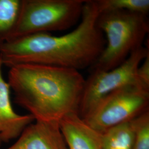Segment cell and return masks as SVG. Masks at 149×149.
I'll list each match as a JSON object with an SVG mask.
<instances>
[{"instance_id": "6da1fadb", "label": "cell", "mask_w": 149, "mask_h": 149, "mask_svg": "<svg viewBox=\"0 0 149 149\" xmlns=\"http://www.w3.org/2000/svg\"><path fill=\"white\" fill-rule=\"evenodd\" d=\"M100 12L96 1H85L81 22L60 36L39 33L5 42L1 61L10 68L22 64L50 65L71 69L90 68L106 45L97 26Z\"/></svg>"}, {"instance_id": "7a4b0ae2", "label": "cell", "mask_w": 149, "mask_h": 149, "mask_svg": "<svg viewBox=\"0 0 149 149\" xmlns=\"http://www.w3.org/2000/svg\"><path fill=\"white\" fill-rule=\"evenodd\" d=\"M7 83L13 91L15 102L35 120L60 122L79 113L85 79L76 70L22 64L10 68Z\"/></svg>"}, {"instance_id": "3957f363", "label": "cell", "mask_w": 149, "mask_h": 149, "mask_svg": "<svg viewBox=\"0 0 149 149\" xmlns=\"http://www.w3.org/2000/svg\"><path fill=\"white\" fill-rule=\"evenodd\" d=\"M97 26L106 40V45L91 70H109L116 68L135 50L144 46L149 32L147 16L126 11L100 13Z\"/></svg>"}, {"instance_id": "277c9868", "label": "cell", "mask_w": 149, "mask_h": 149, "mask_svg": "<svg viewBox=\"0 0 149 149\" xmlns=\"http://www.w3.org/2000/svg\"><path fill=\"white\" fill-rule=\"evenodd\" d=\"M85 2L84 0H21L16 25L6 41L69 29L81 18Z\"/></svg>"}, {"instance_id": "5b68a950", "label": "cell", "mask_w": 149, "mask_h": 149, "mask_svg": "<svg viewBox=\"0 0 149 149\" xmlns=\"http://www.w3.org/2000/svg\"><path fill=\"white\" fill-rule=\"evenodd\" d=\"M149 87L140 84L125 86L102 100L82 119L102 133L119 124L132 120L149 111Z\"/></svg>"}, {"instance_id": "8992f818", "label": "cell", "mask_w": 149, "mask_h": 149, "mask_svg": "<svg viewBox=\"0 0 149 149\" xmlns=\"http://www.w3.org/2000/svg\"><path fill=\"white\" fill-rule=\"evenodd\" d=\"M149 54V48L143 46L114 69L107 71L90 70V74L85 79L80 102L78 113L80 117H85L102 100L115 91L130 84H142L139 81L137 70Z\"/></svg>"}, {"instance_id": "52a82bcc", "label": "cell", "mask_w": 149, "mask_h": 149, "mask_svg": "<svg viewBox=\"0 0 149 149\" xmlns=\"http://www.w3.org/2000/svg\"><path fill=\"white\" fill-rule=\"evenodd\" d=\"M6 149H69L59 122L37 121L24 129Z\"/></svg>"}, {"instance_id": "ba28073f", "label": "cell", "mask_w": 149, "mask_h": 149, "mask_svg": "<svg viewBox=\"0 0 149 149\" xmlns=\"http://www.w3.org/2000/svg\"><path fill=\"white\" fill-rule=\"evenodd\" d=\"M0 59V141L8 143L16 140L28 125L35 121L32 115H20L13 109L10 98V87L4 80Z\"/></svg>"}, {"instance_id": "9c48e42d", "label": "cell", "mask_w": 149, "mask_h": 149, "mask_svg": "<svg viewBox=\"0 0 149 149\" xmlns=\"http://www.w3.org/2000/svg\"><path fill=\"white\" fill-rule=\"evenodd\" d=\"M59 124L69 149H103L101 133L91 128L78 113L66 116Z\"/></svg>"}, {"instance_id": "30bf717a", "label": "cell", "mask_w": 149, "mask_h": 149, "mask_svg": "<svg viewBox=\"0 0 149 149\" xmlns=\"http://www.w3.org/2000/svg\"><path fill=\"white\" fill-rule=\"evenodd\" d=\"M133 120L101 133L103 149H133L135 134Z\"/></svg>"}, {"instance_id": "8fae6325", "label": "cell", "mask_w": 149, "mask_h": 149, "mask_svg": "<svg viewBox=\"0 0 149 149\" xmlns=\"http://www.w3.org/2000/svg\"><path fill=\"white\" fill-rule=\"evenodd\" d=\"M21 0H0V39L6 42L16 25Z\"/></svg>"}, {"instance_id": "7c38bea8", "label": "cell", "mask_w": 149, "mask_h": 149, "mask_svg": "<svg viewBox=\"0 0 149 149\" xmlns=\"http://www.w3.org/2000/svg\"><path fill=\"white\" fill-rule=\"evenodd\" d=\"M100 13L107 11H126L147 16L149 0H96Z\"/></svg>"}, {"instance_id": "4fadbf2b", "label": "cell", "mask_w": 149, "mask_h": 149, "mask_svg": "<svg viewBox=\"0 0 149 149\" xmlns=\"http://www.w3.org/2000/svg\"><path fill=\"white\" fill-rule=\"evenodd\" d=\"M134 140L133 149H149V111L133 120Z\"/></svg>"}, {"instance_id": "5bb4252c", "label": "cell", "mask_w": 149, "mask_h": 149, "mask_svg": "<svg viewBox=\"0 0 149 149\" xmlns=\"http://www.w3.org/2000/svg\"><path fill=\"white\" fill-rule=\"evenodd\" d=\"M137 76L143 85L149 87V54L139 66Z\"/></svg>"}, {"instance_id": "9a60e30c", "label": "cell", "mask_w": 149, "mask_h": 149, "mask_svg": "<svg viewBox=\"0 0 149 149\" xmlns=\"http://www.w3.org/2000/svg\"><path fill=\"white\" fill-rule=\"evenodd\" d=\"M4 41L0 39V59H1V51H2V45L4 43Z\"/></svg>"}, {"instance_id": "2e32d148", "label": "cell", "mask_w": 149, "mask_h": 149, "mask_svg": "<svg viewBox=\"0 0 149 149\" xmlns=\"http://www.w3.org/2000/svg\"><path fill=\"white\" fill-rule=\"evenodd\" d=\"M2 143H1V141H0V147H1V145H2Z\"/></svg>"}]
</instances>
